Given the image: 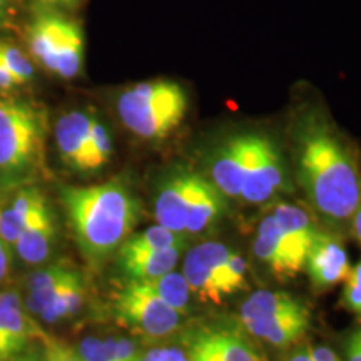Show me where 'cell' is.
<instances>
[{"mask_svg": "<svg viewBox=\"0 0 361 361\" xmlns=\"http://www.w3.org/2000/svg\"><path fill=\"white\" fill-rule=\"evenodd\" d=\"M296 180L319 218L335 233L350 229L361 197L355 151L319 117H306L295 135Z\"/></svg>", "mask_w": 361, "mask_h": 361, "instance_id": "cell-1", "label": "cell"}, {"mask_svg": "<svg viewBox=\"0 0 361 361\" xmlns=\"http://www.w3.org/2000/svg\"><path fill=\"white\" fill-rule=\"evenodd\" d=\"M61 201L84 258L102 264L119 250L141 216V204L123 179L61 188Z\"/></svg>", "mask_w": 361, "mask_h": 361, "instance_id": "cell-2", "label": "cell"}, {"mask_svg": "<svg viewBox=\"0 0 361 361\" xmlns=\"http://www.w3.org/2000/svg\"><path fill=\"white\" fill-rule=\"evenodd\" d=\"M116 107L123 124L134 135L146 141H162L183 124L188 94L176 80H144L124 89Z\"/></svg>", "mask_w": 361, "mask_h": 361, "instance_id": "cell-3", "label": "cell"}, {"mask_svg": "<svg viewBox=\"0 0 361 361\" xmlns=\"http://www.w3.org/2000/svg\"><path fill=\"white\" fill-rule=\"evenodd\" d=\"M47 117L34 104L0 101V173L25 174L42 164Z\"/></svg>", "mask_w": 361, "mask_h": 361, "instance_id": "cell-4", "label": "cell"}, {"mask_svg": "<svg viewBox=\"0 0 361 361\" xmlns=\"http://www.w3.org/2000/svg\"><path fill=\"white\" fill-rule=\"evenodd\" d=\"M30 52L45 69L62 79L78 78L84 66L82 27L59 13L35 17L29 29Z\"/></svg>", "mask_w": 361, "mask_h": 361, "instance_id": "cell-5", "label": "cell"}, {"mask_svg": "<svg viewBox=\"0 0 361 361\" xmlns=\"http://www.w3.org/2000/svg\"><path fill=\"white\" fill-rule=\"evenodd\" d=\"M189 361H266L238 318L197 319L180 335Z\"/></svg>", "mask_w": 361, "mask_h": 361, "instance_id": "cell-6", "label": "cell"}, {"mask_svg": "<svg viewBox=\"0 0 361 361\" xmlns=\"http://www.w3.org/2000/svg\"><path fill=\"white\" fill-rule=\"evenodd\" d=\"M112 313L119 324L146 338L173 335L183 319V314L137 281H126L112 295Z\"/></svg>", "mask_w": 361, "mask_h": 361, "instance_id": "cell-7", "label": "cell"}, {"mask_svg": "<svg viewBox=\"0 0 361 361\" xmlns=\"http://www.w3.org/2000/svg\"><path fill=\"white\" fill-rule=\"evenodd\" d=\"M290 191V179L281 152L269 137L250 134V161L241 200L251 204H263L274 200L278 194Z\"/></svg>", "mask_w": 361, "mask_h": 361, "instance_id": "cell-8", "label": "cell"}, {"mask_svg": "<svg viewBox=\"0 0 361 361\" xmlns=\"http://www.w3.org/2000/svg\"><path fill=\"white\" fill-rule=\"evenodd\" d=\"M202 176L191 169L178 168L166 176L157 188L154 216L157 224L171 231L186 234V221Z\"/></svg>", "mask_w": 361, "mask_h": 361, "instance_id": "cell-9", "label": "cell"}, {"mask_svg": "<svg viewBox=\"0 0 361 361\" xmlns=\"http://www.w3.org/2000/svg\"><path fill=\"white\" fill-rule=\"evenodd\" d=\"M229 250L224 243L206 241L188 251L183 264V274L186 278L189 290L204 303H221V269Z\"/></svg>", "mask_w": 361, "mask_h": 361, "instance_id": "cell-10", "label": "cell"}, {"mask_svg": "<svg viewBox=\"0 0 361 361\" xmlns=\"http://www.w3.org/2000/svg\"><path fill=\"white\" fill-rule=\"evenodd\" d=\"M305 269L316 291H328L345 283L351 264L340 234L319 229L306 255Z\"/></svg>", "mask_w": 361, "mask_h": 361, "instance_id": "cell-11", "label": "cell"}, {"mask_svg": "<svg viewBox=\"0 0 361 361\" xmlns=\"http://www.w3.org/2000/svg\"><path fill=\"white\" fill-rule=\"evenodd\" d=\"M252 252L279 278H291L305 269V261L296 255L273 214L261 221L252 241Z\"/></svg>", "mask_w": 361, "mask_h": 361, "instance_id": "cell-12", "label": "cell"}, {"mask_svg": "<svg viewBox=\"0 0 361 361\" xmlns=\"http://www.w3.org/2000/svg\"><path fill=\"white\" fill-rule=\"evenodd\" d=\"M250 161V134H239L221 144L211 159V180L226 197H241Z\"/></svg>", "mask_w": 361, "mask_h": 361, "instance_id": "cell-13", "label": "cell"}, {"mask_svg": "<svg viewBox=\"0 0 361 361\" xmlns=\"http://www.w3.org/2000/svg\"><path fill=\"white\" fill-rule=\"evenodd\" d=\"M57 238V224L51 204L45 196L37 202L34 211L27 218L16 247L22 261L27 264H40L51 255Z\"/></svg>", "mask_w": 361, "mask_h": 361, "instance_id": "cell-14", "label": "cell"}, {"mask_svg": "<svg viewBox=\"0 0 361 361\" xmlns=\"http://www.w3.org/2000/svg\"><path fill=\"white\" fill-rule=\"evenodd\" d=\"M252 338L261 340L274 348H286L295 345L308 333L311 314L306 305L283 311L269 318L255 319V322L241 323Z\"/></svg>", "mask_w": 361, "mask_h": 361, "instance_id": "cell-15", "label": "cell"}, {"mask_svg": "<svg viewBox=\"0 0 361 361\" xmlns=\"http://www.w3.org/2000/svg\"><path fill=\"white\" fill-rule=\"evenodd\" d=\"M92 116V112L75 109L59 117L56 124L59 156L72 171L87 173L89 133Z\"/></svg>", "mask_w": 361, "mask_h": 361, "instance_id": "cell-16", "label": "cell"}, {"mask_svg": "<svg viewBox=\"0 0 361 361\" xmlns=\"http://www.w3.org/2000/svg\"><path fill=\"white\" fill-rule=\"evenodd\" d=\"M186 245L149 251H117V266L126 281H147L169 273L179 263Z\"/></svg>", "mask_w": 361, "mask_h": 361, "instance_id": "cell-17", "label": "cell"}, {"mask_svg": "<svg viewBox=\"0 0 361 361\" xmlns=\"http://www.w3.org/2000/svg\"><path fill=\"white\" fill-rule=\"evenodd\" d=\"M0 329L17 353L24 351L32 338H47L42 329L24 313L20 296L16 291H6L0 295Z\"/></svg>", "mask_w": 361, "mask_h": 361, "instance_id": "cell-18", "label": "cell"}, {"mask_svg": "<svg viewBox=\"0 0 361 361\" xmlns=\"http://www.w3.org/2000/svg\"><path fill=\"white\" fill-rule=\"evenodd\" d=\"M271 214L274 216L296 255L306 261V255H308L310 247L322 228L316 224V221L311 218L308 211L300 206L290 204V202L278 204Z\"/></svg>", "mask_w": 361, "mask_h": 361, "instance_id": "cell-19", "label": "cell"}, {"mask_svg": "<svg viewBox=\"0 0 361 361\" xmlns=\"http://www.w3.org/2000/svg\"><path fill=\"white\" fill-rule=\"evenodd\" d=\"M228 207L226 196L214 186L213 180L202 178L194 196L192 206L189 209L186 221V234L200 236L211 229L218 221L223 218Z\"/></svg>", "mask_w": 361, "mask_h": 361, "instance_id": "cell-20", "label": "cell"}, {"mask_svg": "<svg viewBox=\"0 0 361 361\" xmlns=\"http://www.w3.org/2000/svg\"><path fill=\"white\" fill-rule=\"evenodd\" d=\"M72 266L67 263H54L37 271L25 281L24 308L30 314H40L42 310L54 300L57 291L72 273Z\"/></svg>", "mask_w": 361, "mask_h": 361, "instance_id": "cell-21", "label": "cell"}, {"mask_svg": "<svg viewBox=\"0 0 361 361\" xmlns=\"http://www.w3.org/2000/svg\"><path fill=\"white\" fill-rule=\"evenodd\" d=\"M42 197L44 194L39 189L24 188L12 197L11 204L0 211V236L8 246H16L27 218Z\"/></svg>", "mask_w": 361, "mask_h": 361, "instance_id": "cell-22", "label": "cell"}, {"mask_svg": "<svg viewBox=\"0 0 361 361\" xmlns=\"http://www.w3.org/2000/svg\"><path fill=\"white\" fill-rule=\"evenodd\" d=\"M85 301V283L78 269H72L61 290L54 300L42 310V319L45 323H57L62 319L72 318L80 311Z\"/></svg>", "mask_w": 361, "mask_h": 361, "instance_id": "cell-23", "label": "cell"}, {"mask_svg": "<svg viewBox=\"0 0 361 361\" xmlns=\"http://www.w3.org/2000/svg\"><path fill=\"white\" fill-rule=\"evenodd\" d=\"M300 305H303V301L286 291H256L241 305L238 319L241 323H247L255 322V319L269 318V316L293 310Z\"/></svg>", "mask_w": 361, "mask_h": 361, "instance_id": "cell-24", "label": "cell"}, {"mask_svg": "<svg viewBox=\"0 0 361 361\" xmlns=\"http://www.w3.org/2000/svg\"><path fill=\"white\" fill-rule=\"evenodd\" d=\"M137 283H141L144 288L154 293L161 301H164L166 305L171 306L174 311H178L179 314L184 316L188 313L191 290H189L188 281L183 273H178V271L173 269L159 278Z\"/></svg>", "mask_w": 361, "mask_h": 361, "instance_id": "cell-25", "label": "cell"}, {"mask_svg": "<svg viewBox=\"0 0 361 361\" xmlns=\"http://www.w3.org/2000/svg\"><path fill=\"white\" fill-rule=\"evenodd\" d=\"M178 245H186V236L184 234L174 233L171 229L164 228V226L156 224L152 228L144 229L142 233L129 236L117 251H149Z\"/></svg>", "mask_w": 361, "mask_h": 361, "instance_id": "cell-26", "label": "cell"}, {"mask_svg": "<svg viewBox=\"0 0 361 361\" xmlns=\"http://www.w3.org/2000/svg\"><path fill=\"white\" fill-rule=\"evenodd\" d=\"M112 151H114V147H112V137L109 129L106 128V124L97 116H92L89 133L87 173L104 168L109 162Z\"/></svg>", "mask_w": 361, "mask_h": 361, "instance_id": "cell-27", "label": "cell"}, {"mask_svg": "<svg viewBox=\"0 0 361 361\" xmlns=\"http://www.w3.org/2000/svg\"><path fill=\"white\" fill-rule=\"evenodd\" d=\"M246 259L239 252L231 250L224 261L223 269H221V290H223V295L228 296L243 290L246 286Z\"/></svg>", "mask_w": 361, "mask_h": 361, "instance_id": "cell-28", "label": "cell"}, {"mask_svg": "<svg viewBox=\"0 0 361 361\" xmlns=\"http://www.w3.org/2000/svg\"><path fill=\"white\" fill-rule=\"evenodd\" d=\"M0 61L7 67L8 72L16 78L17 84H27L34 75V67L30 61L24 56L20 49L11 44L0 42Z\"/></svg>", "mask_w": 361, "mask_h": 361, "instance_id": "cell-29", "label": "cell"}, {"mask_svg": "<svg viewBox=\"0 0 361 361\" xmlns=\"http://www.w3.org/2000/svg\"><path fill=\"white\" fill-rule=\"evenodd\" d=\"M343 286L341 303L350 313L361 316V259L355 266H351L348 278L345 279Z\"/></svg>", "mask_w": 361, "mask_h": 361, "instance_id": "cell-30", "label": "cell"}, {"mask_svg": "<svg viewBox=\"0 0 361 361\" xmlns=\"http://www.w3.org/2000/svg\"><path fill=\"white\" fill-rule=\"evenodd\" d=\"M106 348L114 361H141L142 353L135 341L124 336H109L104 340Z\"/></svg>", "mask_w": 361, "mask_h": 361, "instance_id": "cell-31", "label": "cell"}, {"mask_svg": "<svg viewBox=\"0 0 361 361\" xmlns=\"http://www.w3.org/2000/svg\"><path fill=\"white\" fill-rule=\"evenodd\" d=\"M78 353L82 361H114L106 348V343L96 336L84 338L78 346Z\"/></svg>", "mask_w": 361, "mask_h": 361, "instance_id": "cell-32", "label": "cell"}, {"mask_svg": "<svg viewBox=\"0 0 361 361\" xmlns=\"http://www.w3.org/2000/svg\"><path fill=\"white\" fill-rule=\"evenodd\" d=\"M44 351L45 361H82L78 350H72L71 346L51 340V338H45L44 340Z\"/></svg>", "mask_w": 361, "mask_h": 361, "instance_id": "cell-33", "label": "cell"}, {"mask_svg": "<svg viewBox=\"0 0 361 361\" xmlns=\"http://www.w3.org/2000/svg\"><path fill=\"white\" fill-rule=\"evenodd\" d=\"M308 353L313 361H341L340 356H338L331 348H326V346L308 348Z\"/></svg>", "mask_w": 361, "mask_h": 361, "instance_id": "cell-34", "label": "cell"}, {"mask_svg": "<svg viewBox=\"0 0 361 361\" xmlns=\"http://www.w3.org/2000/svg\"><path fill=\"white\" fill-rule=\"evenodd\" d=\"M8 361H45V351H44V348L42 350H39V348L24 350Z\"/></svg>", "mask_w": 361, "mask_h": 361, "instance_id": "cell-35", "label": "cell"}, {"mask_svg": "<svg viewBox=\"0 0 361 361\" xmlns=\"http://www.w3.org/2000/svg\"><path fill=\"white\" fill-rule=\"evenodd\" d=\"M346 361H361V343L356 340L353 333L346 341Z\"/></svg>", "mask_w": 361, "mask_h": 361, "instance_id": "cell-36", "label": "cell"}, {"mask_svg": "<svg viewBox=\"0 0 361 361\" xmlns=\"http://www.w3.org/2000/svg\"><path fill=\"white\" fill-rule=\"evenodd\" d=\"M350 231H351V234H353V238L360 243V246H361V197H360V202H358V206H356L353 216H351Z\"/></svg>", "mask_w": 361, "mask_h": 361, "instance_id": "cell-37", "label": "cell"}, {"mask_svg": "<svg viewBox=\"0 0 361 361\" xmlns=\"http://www.w3.org/2000/svg\"><path fill=\"white\" fill-rule=\"evenodd\" d=\"M16 355H19L16 348L12 346V343L7 340V336L4 335L2 329H0V361H8Z\"/></svg>", "mask_w": 361, "mask_h": 361, "instance_id": "cell-38", "label": "cell"}, {"mask_svg": "<svg viewBox=\"0 0 361 361\" xmlns=\"http://www.w3.org/2000/svg\"><path fill=\"white\" fill-rule=\"evenodd\" d=\"M8 269V245L0 236V281L6 278Z\"/></svg>", "mask_w": 361, "mask_h": 361, "instance_id": "cell-39", "label": "cell"}, {"mask_svg": "<svg viewBox=\"0 0 361 361\" xmlns=\"http://www.w3.org/2000/svg\"><path fill=\"white\" fill-rule=\"evenodd\" d=\"M168 358V346H162V348H151L142 355L141 361H166Z\"/></svg>", "mask_w": 361, "mask_h": 361, "instance_id": "cell-40", "label": "cell"}, {"mask_svg": "<svg viewBox=\"0 0 361 361\" xmlns=\"http://www.w3.org/2000/svg\"><path fill=\"white\" fill-rule=\"evenodd\" d=\"M166 361H189L183 346H168V358Z\"/></svg>", "mask_w": 361, "mask_h": 361, "instance_id": "cell-41", "label": "cell"}, {"mask_svg": "<svg viewBox=\"0 0 361 361\" xmlns=\"http://www.w3.org/2000/svg\"><path fill=\"white\" fill-rule=\"evenodd\" d=\"M286 361H313V360H311V356L308 353V348H305V350H298L296 353H293Z\"/></svg>", "mask_w": 361, "mask_h": 361, "instance_id": "cell-42", "label": "cell"}, {"mask_svg": "<svg viewBox=\"0 0 361 361\" xmlns=\"http://www.w3.org/2000/svg\"><path fill=\"white\" fill-rule=\"evenodd\" d=\"M13 0H0V22H4V19L8 16V11H11Z\"/></svg>", "mask_w": 361, "mask_h": 361, "instance_id": "cell-43", "label": "cell"}, {"mask_svg": "<svg viewBox=\"0 0 361 361\" xmlns=\"http://www.w3.org/2000/svg\"><path fill=\"white\" fill-rule=\"evenodd\" d=\"M37 2L44 4V6H72L78 0H37Z\"/></svg>", "mask_w": 361, "mask_h": 361, "instance_id": "cell-44", "label": "cell"}, {"mask_svg": "<svg viewBox=\"0 0 361 361\" xmlns=\"http://www.w3.org/2000/svg\"><path fill=\"white\" fill-rule=\"evenodd\" d=\"M353 335H355L356 340H358V341L361 343V328H360V329H356V331L353 333Z\"/></svg>", "mask_w": 361, "mask_h": 361, "instance_id": "cell-45", "label": "cell"}]
</instances>
